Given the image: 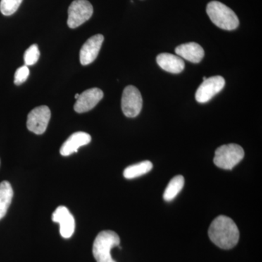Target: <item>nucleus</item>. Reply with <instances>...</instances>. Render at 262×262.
Here are the masks:
<instances>
[{"label":"nucleus","instance_id":"f257e3e1","mask_svg":"<svg viewBox=\"0 0 262 262\" xmlns=\"http://www.w3.org/2000/svg\"><path fill=\"white\" fill-rule=\"evenodd\" d=\"M208 236L215 246L228 250L234 248L238 243L239 232L232 219L226 215H220L210 226Z\"/></svg>","mask_w":262,"mask_h":262},{"label":"nucleus","instance_id":"f03ea898","mask_svg":"<svg viewBox=\"0 0 262 262\" xmlns=\"http://www.w3.org/2000/svg\"><path fill=\"white\" fill-rule=\"evenodd\" d=\"M207 14L219 28L234 30L238 27L239 19L232 9L218 1H212L206 8Z\"/></svg>","mask_w":262,"mask_h":262},{"label":"nucleus","instance_id":"7ed1b4c3","mask_svg":"<svg viewBox=\"0 0 262 262\" xmlns=\"http://www.w3.org/2000/svg\"><path fill=\"white\" fill-rule=\"evenodd\" d=\"M120 239L118 234L113 231H102L95 239L93 253L97 262H116L112 257L111 251L119 246Z\"/></svg>","mask_w":262,"mask_h":262},{"label":"nucleus","instance_id":"20e7f679","mask_svg":"<svg viewBox=\"0 0 262 262\" xmlns=\"http://www.w3.org/2000/svg\"><path fill=\"white\" fill-rule=\"evenodd\" d=\"M244 150L238 144L221 146L215 150L213 162L219 168L232 170L244 158Z\"/></svg>","mask_w":262,"mask_h":262},{"label":"nucleus","instance_id":"39448f33","mask_svg":"<svg viewBox=\"0 0 262 262\" xmlns=\"http://www.w3.org/2000/svg\"><path fill=\"white\" fill-rule=\"evenodd\" d=\"M94 8L88 0H75L68 9L67 24L71 29L80 27L92 16Z\"/></svg>","mask_w":262,"mask_h":262},{"label":"nucleus","instance_id":"423d86ee","mask_svg":"<svg viewBox=\"0 0 262 262\" xmlns=\"http://www.w3.org/2000/svg\"><path fill=\"white\" fill-rule=\"evenodd\" d=\"M143 100L140 91L135 86L128 85L122 96V113L127 117H136L140 114Z\"/></svg>","mask_w":262,"mask_h":262},{"label":"nucleus","instance_id":"0eeeda50","mask_svg":"<svg viewBox=\"0 0 262 262\" xmlns=\"http://www.w3.org/2000/svg\"><path fill=\"white\" fill-rule=\"evenodd\" d=\"M51 117V110L48 106H40L34 108L27 117V128L34 134L41 135L46 132Z\"/></svg>","mask_w":262,"mask_h":262},{"label":"nucleus","instance_id":"6e6552de","mask_svg":"<svg viewBox=\"0 0 262 262\" xmlns=\"http://www.w3.org/2000/svg\"><path fill=\"white\" fill-rule=\"evenodd\" d=\"M225 85V80L222 76H214L203 81L196 90L195 98L199 103H206L220 92Z\"/></svg>","mask_w":262,"mask_h":262},{"label":"nucleus","instance_id":"1a4fd4ad","mask_svg":"<svg viewBox=\"0 0 262 262\" xmlns=\"http://www.w3.org/2000/svg\"><path fill=\"white\" fill-rule=\"evenodd\" d=\"M52 220L59 224L60 234L63 238H70L73 235L75 229V221L67 207H58L52 215Z\"/></svg>","mask_w":262,"mask_h":262},{"label":"nucleus","instance_id":"9d476101","mask_svg":"<svg viewBox=\"0 0 262 262\" xmlns=\"http://www.w3.org/2000/svg\"><path fill=\"white\" fill-rule=\"evenodd\" d=\"M103 93L101 89L94 88L84 91L76 101L74 108L77 113H84L91 111L102 99Z\"/></svg>","mask_w":262,"mask_h":262},{"label":"nucleus","instance_id":"9b49d317","mask_svg":"<svg viewBox=\"0 0 262 262\" xmlns=\"http://www.w3.org/2000/svg\"><path fill=\"white\" fill-rule=\"evenodd\" d=\"M104 37L102 34H96L89 38L80 50V60L81 64H91L97 58Z\"/></svg>","mask_w":262,"mask_h":262},{"label":"nucleus","instance_id":"f8f14e48","mask_svg":"<svg viewBox=\"0 0 262 262\" xmlns=\"http://www.w3.org/2000/svg\"><path fill=\"white\" fill-rule=\"evenodd\" d=\"M91 141V136L87 133L76 132L72 134L63 143L60 149L62 156H70L77 152L79 148L89 144Z\"/></svg>","mask_w":262,"mask_h":262},{"label":"nucleus","instance_id":"ddd939ff","mask_svg":"<svg viewBox=\"0 0 262 262\" xmlns=\"http://www.w3.org/2000/svg\"><path fill=\"white\" fill-rule=\"evenodd\" d=\"M175 51L177 56L194 63L201 62L205 56L204 50L196 42L180 45L176 48Z\"/></svg>","mask_w":262,"mask_h":262},{"label":"nucleus","instance_id":"4468645a","mask_svg":"<svg viewBox=\"0 0 262 262\" xmlns=\"http://www.w3.org/2000/svg\"><path fill=\"white\" fill-rule=\"evenodd\" d=\"M157 63L163 70L173 74L181 73L185 67L181 57L170 53H160L157 57Z\"/></svg>","mask_w":262,"mask_h":262},{"label":"nucleus","instance_id":"2eb2a0df","mask_svg":"<svg viewBox=\"0 0 262 262\" xmlns=\"http://www.w3.org/2000/svg\"><path fill=\"white\" fill-rule=\"evenodd\" d=\"M13 198V190L11 184L7 181L0 183V220L6 215Z\"/></svg>","mask_w":262,"mask_h":262},{"label":"nucleus","instance_id":"dca6fc26","mask_svg":"<svg viewBox=\"0 0 262 262\" xmlns=\"http://www.w3.org/2000/svg\"><path fill=\"white\" fill-rule=\"evenodd\" d=\"M153 168L152 163L150 161H143L141 163L130 165L125 169L123 176L125 179H133L141 177L149 173Z\"/></svg>","mask_w":262,"mask_h":262},{"label":"nucleus","instance_id":"f3484780","mask_svg":"<svg viewBox=\"0 0 262 262\" xmlns=\"http://www.w3.org/2000/svg\"><path fill=\"white\" fill-rule=\"evenodd\" d=\"M184 186V178L182 176L179 175L174 177L170 181L165 192H164L163 198L165 201L170 202L173 201L179 192L182 191Z\"/></svg>","mask_w":262,"mask_h":262},{"label":"nucleus","instance_id":"a211bd4d","mask_svg":"<svg viewBox=\"0 0 262 262\" xmlns=\"http://www.w3.org/2000/svg\"><path fill=\"white\" fill-rule=\"evenodd\" d=\"M23 0H1L0 11L5 16H10L18 10Z\"/></svg>","mask_w":262,"mask_h":262},{"label":"nucleus","instance_id":"6ab92c4d","mask_svg":"<svg viewBox=\"0 0 262 262\" xmlns=\"http://www.w3.org/2000/svg\"><path fill=\"white\" fill-rule=\"evenodd\" d=\"M39 56H40V52H39L37 45H32L24 53L25 65L28 67V66L35 64L39 60Z\"/></svg>","mask_w":262,"mask_h":262},{"label":"nucleus","instance_id":"aec40b11","mask_svg":"<svg viewBox=\"0 0 262 262\" xmlns=\"http://www.w3.org/2000/svg\"><path fill=\"white\" fill-rule=\"evenodd\" d=\"M29 76V70L27 66L20 67L15 72L14 76V83L16 85H20L27 81Z\"/></svg>","mask_w":262,"mask_h":262},{"label":"nucleus","instance_id":"412c9836","mask_svg":"<svg viewBox=\"0 0 262 262\" xmlns=\"http://www.w3.org/2000/svg\"><path fill=\"white\" fill-rule=\"evenodd\" d=\"M79 96H80V94H76L75 96L76 99H77V98H79Z\"/></svg>","mask_w":262,"mask_h":262},{"label":"nucleus","instance_id":"4be33fe9","mask_svg":"<svg viewBox=\"0 0 262 262\" xmlns=\"http://www.w3.org/2000/svg\"><path fill=\"white\" fill-rule=\"evenodd\" d=\"M206 77H203V80H206Z\"/></svg>","mask_w":262,"mask_h":262},{"label":"nucleus","instance_id":"5701e85b","mask_svg":"<svg viewBox=\"0 0 262 262\" xmlns=\"http://www.w3.org/2000/svg\"><path fill=\"white\" fill-rule=\"evenodd\" d=\"M0 165H1V161H0Z\"/></svg>","mask_w":262,"mask_h":262}]
</instances>
